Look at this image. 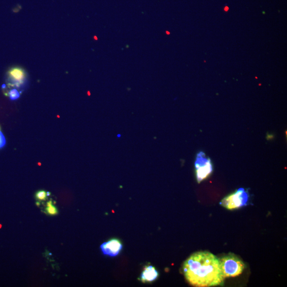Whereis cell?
Instances as JSON below:
<instances>
[{
	"mask_svg": "<svg viewBox=\"0 0 287 287\" xmlns=\"http://www.w3.org/2000/svg\"><path fill=\"white\" fill-rule=\"evenodd\" d=\"M183 272L187 281L195 287H214L223 285L224 276L219 259L204 251L193 253L185 261Z\"/></svg>",
	"mask_w": 287,
	"mask_h": 287,
	"instance_id": "1",
	"label": "cell"
},
{
	"mask_svg": "<svg viewBox=\"0 0 287 287\" xmlns=\"http://www.w3.org/2000/svg\"><path fill=\"white\" fill-rule=\"evenodd\" d=\"M219 261L225 278L239 275L245 268L244 263L242 260L232 253L223 256Z\"/></svg>",
	"mask_w": 287,
	"mask_h": 287,
	"instance_id": "2",
	"label": "cell"
},
{
	"mask_svg": "<svg viewBox=\"0 0 287 287\" xmlns=\"http://www.w3.org/2000/svg\"><path fill=\"white\" fill-rule=\"evenodd\" d=\"M248 199V192L241 188L234 193L224 198L220 204L228 210H234L247 205Z\"/></svg>",
	"mask_w": 287,
	"mask_h": 287,
	"instance_id": "3",
	"label": "cell"
},
{
	"mask_svg": "<svg viewBox=\"0 0 287 287\" xmlns=\"http://www.w3.org/2000/svg\"><path fill=\"white\" fill-rule=\"evenodd\" d=\"M196 178L200 183L207 178L213 171V166L210 159L206 157L203 152L198 154L195 161Z\"/></svg>",
	"mask_w": 287,
	"mask_h": 287,
	"instance_id": "4",
	"label": "cell"
},
{
	"mask_svg": "<svg viewBox=\"0 0 287 287\" xmlns=\"http://www.w3.org/2000/svg\"><path fill=\"white\" fill-rule=\"evenodd\" d=\"M8 81L11 86L19 88L23 87L26 81V73L22 68L15 67L8 72Z\"/></svg>",
	"mask_w": 287,
	"mask_h": 287,
	"instance_id": "5",
	"label": "cell"
},
{
	"mask_svg": "<svg viewBox=\"0 0 287 287\" xmlns=\"http://www.w3.org/2000/svg\"><path fill=\"white\" fill-rule=\"evenodd\" d=\"M102 253L105 255L115 257L119 254L122 249V244L118 239H112L101 245Z\"/></svg>",
	"mask_w": 287,
	"mask_h": 287,
	"instance_id": "6",
	"label": "cell"
},
{
	"mask_svg": "<svg viewBox=\"0 0 287 287\" xmlns=\"http://www.w3.org/2000/svg\"><path fill=\"white\" fill-rule=\"evenodd\" d=\"M159 276V272L153 266L147 265L145 267L140 274V280L142 282H151L156 280Z\"/></svg>",
	"mask_w": 287,
	"mask_h": 287,
	"instance_id": "7",
	"label": "cell"
},
{
	"mask_svg": "<svg viewBox=\"0 0 287 287\" xmlns=\"http://www.w3.org/2000/svg\"><path fill=\"white\" fill-rule=\"evenodd\" d=\"M46 212L50 215L57 214L58 210L56 207L54 206L52 203V200H50L47 203V207L45 209Z\"/></svg>",
	"mask_w": 287,
	"mask_h": 287,
	"instance_id": "8",
	"label": "cell"
},
{
	"mask_svg": "<svg viewBox=\"0 0 287 287\" xmlns=\"http://www.w3.org/2000/svg\"><path fill=\"white\" fill-rule=\"evenodd\" d=\"M9 96L11 100H15L20 97L19 91L16 89H12L9 92Z\"/></svg>",
	"mask_w": 287,
	"mask_h": 287,
	"instance_id": "9",
	"label": "cell"
},
{
	"mask_svg": "<svg viewBox=\"0 0 287 287\" xmlns=\"http://www.w3.org/2000/svg\"><path fill=\"white\" fill-rule=\"evenodd\" d=\"M47 193L44 190H40L36 193V198L39 200H46Z\"/></svg>",
	"mask_w": 287,
	"mask_h": 287,
	"instance_id": "10",
	"label": "cell"
},
{
	"mask_svg": "<svg viewBox=\"0 0 287 287\" xmlns=\"http://www.w3.org/2000/svg\"><path fill=\"white\" fill-rule=\"evenodd\" d=\"M5 144H6L5 138L4 137L3 134H2V132L0 131V149L3 147Z\"/></svg>",
	"mask_w": 287,
	"mask_h": 287,
	"instance_id": "11",
	"label": "cell"
},
{
	"mask_svg": "<svg viewBox=\"0 0 287 287\" xmlns=\"http://www.w3.org/2000/svg\"><path fill=\"white\" fill-rule=\"evenodd\" d=\"M228 10H229V8H228L227 6H225V8H224V11H227Z\"/></svg>",
	"mask_w": 287,
	"mask_h": 287,
	"instance_id": "12",
	"label": "cell"
},
{
	"mask_svg": "<svg viewBox=\"0 0 287 287\" xmlns=\"http://www.w3.org/2000/svg\"><path fill=\"white\" fill-rule=\"evenodd\" d=\"M46 193L47 196H49L50 195V194H51V193H50V192H47V193Z\"/></svg>",
	"mask_w": 287,
	"mask_h": 287,
	"instance_id": "13",
	"label": "cell"
}]
</instances>
